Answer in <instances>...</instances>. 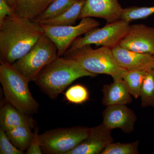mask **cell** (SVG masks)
<instances>
[{"label": "cell", "mask_w": 154, "mask_h": 154, "mask_svg": "<svg viewBox=\"0 0 154 154\" xmlns=\"http://www.w3.org/2000/svg\"><path fill=\"white\" fill-rule=\"evenodd\" d=\"M14 14V9L5 0H0V25L2 24L6 17Z\"/></svg>", "instance_id": "27"}, {"label": "cell", "mask_w": 154, "mask_h": 154, "mask_svg": "<svg viewBox=\"0 0 154 154\" xmlns=\"http://www.w3.org/2000/svg\"><path fill=\"white\" fill-rule=\"evenodd\" d=\"M147 72L127 71L124 73L123 80L126 83L131 96L135 99H137L140 97L141 90Z\"/></svg>", "instance_id": "20"}, {"label": "cell", "mask_w": 154, "mask_h": 154, "mask_svg": "<svg viewBox=\"0 0 154 154\" xmlns=\"http://www.w3.org/2000/svg\"><path fill=\"white\" fill-rule=\"evenodd\" d=\"M44 33L55 44L58 57L63 56L72 42L81 35L85 34L100 25L99 22L91 17L81 19L76 25L52 26L40 24Z\"/></svg>", "instance_id": "8"}, {"label": "cell", "mask_w": 154, "mask_h": 154, "mask_svg": "<svg viewBox=\"0 0 154 154\" xmlns=\"http://www.w3.org/2000/svg\"><path fill=\"white\" fill-rule=\"evenodd\" d=\"M102 91V103L105 106L126 105L133 101L132 96L123 79L113 81L109 85H105Z\"/></svg>", "instance_id": "15"}, {"label": "cell", "mask_w": 154, "mask_h": 154, "mask_svg": "<svg viewBox=\"0 0 154 154\" xmlns=\"http://www.w3.org/2000/svg\"><path fill=\"white\" fill-rule=\"evenodd\" d=\"M38 126L35 127L34 131V137L33 140L30 144V146L26 152L27 154H42L41 146H40V140H39V134H38Z\"/></svg>", "instance_id": "26"}, {"label": "cell", "mask_w": 154, "mask_h": 154, "mask_svg": "<svg viewBox=\"0 0 154 154\" xmlns=\"http://www.w3.org/2000/svg\"><path fill=\"white\" fill-rule=\"evenodd\" d=\"M113 55L117 63L128 71H148L153 69V55L133 51L119 45L112 48Z\"/></svg>", "instance_id": "13"}, {"label": "cell", "mask_w": 154, "mask_h": 154, "mask_svg": "<svg viewBox=\"0 0 154 154\" xmlns=\"http://www.w3.org/2000/svg\"><path fill=\"white\" fill-rule=\"evenodd\" d=\"M153 59H154V65H153V69L154 70V54H153Z\"/></svg>", "instance_id": "29"}, {"label": "cell", "mask_w": 154, "mask_h": 154, "mask_svg": "<svg viewBox=\"0 0 154 154\" xmlns=\"http://www.w3.org/2000/svg\"><path fill=\"white\" fill-rule=\"evenodd\" d=\"M140 97L142 107H154V70L153 69L147 72Z\"/></svg>", "instance_id": "21"}, {"label": "cell", "mask_w": 154, "mask_h": 154, "mask_svg": "<svg viewBox=\"0 0 154 154\" xmlns=\"http://www.w3.org/2000/svg\"><path fill=\"white\" fill-rule=\"evenodd\" d=\"M5 1L9 4V5L11 6L13 9L14 8L17 3V0H5Z\"/></svg>", "instance_id": "28"}, {"label": "cell", "mask_w": 154, "mask_h": 154, "mask_svg": "<svg viewBox=\"0 0 154 154\" xmlns=\"http://www.w3.org/2000/svg\"><path fill=\"white\" fill-rule=\"evenodd\" d=\"M68 102L76 105H80L89 100V94L88 89L82 85H74L69 88L64 94Z\"/></svg>", "instance_id": "23"}, {"label": "cell", "mask_w": 154, "mask_h": 154, "mask_svg": "<svg viewBox=\"0 0 154 154\" xmlns=\"http://www.w3.org/2000/svg\"><path fill=\"white\" fill-rule=\"evenodd\" d=\"M78 0H54L44 12L34 20L40 23L58 17L69 8Z\"/></svg>", "instance_id": "19"}, {"label": "cell", "mask_w": 154, "mask_h": 154, "mask_svg": "<svg viewBox=\"0 0 154 154\" xmlns=\"http://www.w3.org/2000/svg\"><path fill=\"white\" fill-rule=\"evenodd\" d=\"M24 152L12 143L5 131L0 128V154H22Z\"/></svg>", "instance_id": "25"}, {"label": "cell", "mask_w": 154, "mask_h": 154, "mask_svg": "<svg viewBox=\"0 0 154 154\" xmlns=\"http://www.w3.org/2000/svg\"><path fill=\"white\" fill-rule=\"evenodd\" d=\"M119 45L136 52L153 55L154 27L141 24L130 25Z\"/></svg>", "instance_id": "9"}, {"label": "cell", "mask_w": 154, "mask_h": 154, "mask_svg": "<svg viewBox=\"0 0 154 154\" xmlns=\"http://www.w3.org/2000/svg\"><path fill=\"white\" fill-rule=\"evenodd\" d=\"M32 128L28 125H22L5 131L8 137L17 148L22 151L27 150L34 137Z\"/></svg>", "instance_id": "18"}, {"label": "cell", "mask_w": 154, "mask_h": 154, "mask_svg": "<svg viewBox=\"0 0 154 154\" xmlns=\"http://www.w3.org/2000/svg\"><path fill=\"white\" fill-rule=\"evenodd\" d=\"M0 82L6 102L28 115L38 112L39 104L30 93L29 82L11 64L1 62Z\"/></svg>", "instance_id": "3"}, {"label": "cell", "mask_w": 154, "mask_h": 154, "mask_svg": "<svg viewBox=\"0 0 154 154\" xmlns=\"http://www.w3.org/2000/svg\"><path fill=\"white\" fill-rule=\"evenodd\" d=\"M154 14V6L152 7H131L123 8L121 19L128 22L144 19Z\"/></svg>", "instance_id": "22"}, {"label": "cell", "mask_w": 154, "mask_h": 154, "mask_svg": "<svg viewBox=\"0 0 154 154\" xmlns=\"http://www.w3.org/2000/svg\"><path fill=\"white\" fill-rule=\"evenodd\" d=\"M96 75L75 60L58 57L39 72L34 82L43 93L54 99L77 79Z\"/></svg>", "instance_id": "2"}, {"label": "cell", "mask_w": 154, "mask_h": 154, "mask_svg": "<svg viewBox=\"0 0 154 154\" xmlns=\"http://www.w3.org/2000/svg\"><path fill=\"white\" fill-rule=\"evenodd\" d=\"M129 23L120 19L107 23L102 28H94L85 33L82 37L77 38L64 54L85 45L92 44L113 48L119 45L126 35L130 26Z\"/></svg>", "instance_id": "7"}, {"label": "cell", "mask_w": 154, "mask_h": 154, "mask_svg": "<svg viewBox=\"0 0 154 154\" xmlns=\"http://www.w3.org/2000/svg\"><path fill=\"white\" fill-rule=\"evenodd\" d=\"M123 10L118 0H85L79 19L97 17L112 23L121 19Z\"/></svg>", "instance_id": "12"}, {"label": "cell", "mask_w": 154, "mask_h": 154, "mask_svg": "<svg viewBox=\"0 0 154 154\" xmlns=\"http://www.w3.org/2000/svg\"><path fill=\"white\" fill-rule=\"evenodd\" d=\"M139 141L130 143H112L103 151L101 154H138Z\"/></svg>", "instance_id": "24"}, {"label": "cell", "mask_w": 154, "mask_h": 154, "mask_svg": "<svg viewBox=\"0 0 154 154\" xmlns=\"http://www.w3.org/2000/svg\"><path fill=\"white\" fill-rule=\"evenodd\" d=\"M111 130L103 123L91 128L85 139L66 154H99L110 144L114 142Z\"/></svg>", "instance_id": "11"}, {"label": "cell", "mask_w": 154, "mask_h": 154, "mask_svg": "<svg viewBox=\"0 0 154 154\" xmlns=\"http://www.w3.org/2000/svg\"><path fill=\"white\" fill-rule=\"evenodd\" d=\"M91 128L75 126L47 131L39 134L42 153L66 154L88 137Z\"/></svg>", "instance_id": "6"}, {"label": "cell", "mask_w": 154, "mask_h": 154, "mask_svg": "<svg viewBox=\"0 0 154 154\" xmlns=\"http://www.w3.org/2000/svg\"><path fill=\"white\" fill-rule=\"evenodd\" d=\"M58 57L55 44L44 33L28 52L11 65L30 82H34L39 72Z\"/></svg>", "instance_id": "5"}, {"label": "cell", "mask_w": 154, "mask_h": 154, "mask_svg": "<svg viewBox=\"0 0 154 154\" xmlns=\"http://www.w3.org/2000/svg\"><path fill=\"white\" fill-rule=\"evenodd\" d=\"M63 56L76 60L88 71L97 75H109L113 81L123 79L127 71L119 65L112 48L109 47L94 49L91 45H86Z\"/></svg>", "instance_id": "4"}, {"label": "cell", "mask_w": 154, "mask_h": 154, "mask_svg": "<svg viewBox=\"0 0 154 154\" xmlns=\"http://www.w3.org/2000/svg\"><path fill=\"white\" fill-rule=\"evenodd\" d=\"M44 32L40 24L14 14L0 25V62L12 65L23 57Z\"/></svg>", "instance_id": "1"}, {"label": "cell", "mask_w": 154, "mask_h": 154, "mask_svg": "<svg viewBox=\"0 0 154 154\" xmlns=\"http://www.w3.org/2000/svg\"><path fill=\"white\" fill-rule=\"evenodd\" d=\"M102 123L111 130L119 128L125 133L134 131L137 121L134 112L126 105H110L102 113Z\"/></svg>", "instance_id": "10"}, {"label": "cell", "mask_w": 154, "mask_h": 154, "mask_svg": "<svg viewBox=\"0 0 154 154\" xmlns=\"http://www.w3.org/2000/svg\"><path fill=\"white\" fill-rule=\"evenodd\" d=\"M22 125H28L31 128L36 122L30 115L22 113L6 102L0 110V126L5 131Z\"/></svg>", "instance_id": "14"}, {"label": "cell", "mask_w": 154, "mask_h": 154, "mask_svg": "<svg viewBox=\"0 0 154 154\" xmlns=\"http://www.w3.org/2000/svg\"><path fill=\"white\" fill-rule=\"evenodd\" d=\"M54 0H17L14 14L19 17L34 21Z\"/></svg>", "instance_id": "16"}, {"label": "cell", "mask_w": 154, "mask_h": 154, "mask_svg": "<svg viewBox=\"0 0 154 154\" xmlns=\"http://www.w3.org/2000/svg\"><path fill=\"white\" fill-rule=\"evenodd\" d=\"M85 0H78L74 5L58 17L40 23L52 26L73 25L79 19Z\"/></svg>", "instance_id": "17"}]
</instances>
